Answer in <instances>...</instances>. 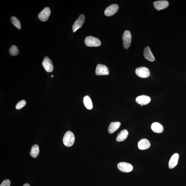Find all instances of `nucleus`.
Returning a JSON list of instances; mask_svg holds the SVG:
<instances>
[{
  "label": "nucleus",
  "instance_id": "f257e3e1",
  "mask_svg": "<svg viewBox=\"0 0 186 186\" xmlns=\"http://www.w3.org/2000/svg\"><path fill=\"white\" fill-rule=\"evenodd\" d=\"M75 141V136L72 132L68 131L65 133L63 138V143L65 146H72Z\"/></svg>",
  "mask_w": 186,
  "mask_h": 186
},
{
  "label": "nucleus",
  "instance_id": "f03ea898",
  "mask_svg": "<svg viewBox=\"0 0 186 186\" xmlns=\"http://www.w3.org/2000/svg\"><path fill=\"white\" fill-rule=\"evenodd\" d=\"M85 43L87 46L98 47L101 45V42L99 39L92 36L86 37Z\"/></svg>",
  "mask_w": 186,
  "mask_h": 186
},
{
  "label": "nucleus",
  "instance_id": "7ed1b4c3",
  "mask_svg": "<svg viewBox=\"0 0 186 186\" xmlns=\"http://www.w3.org/2000/svg\"><path fill=\"white\" fill-rule=\"evenodd\" d=\"M131 35L130 32L128 30L124 32L122 36L123 45L125 49L129 48L131 41Z\"/></svg>",
  "mask_w": 186,
  "mask_h": 186
},
{
  "label": "nucleus",
  "instance_id": "20e7f679",
  "mask_svg": "<svg viewBox=\"0 0 186 186\" xmlns=\"http://www.w3.org/2000/svg\"><path fill=\"white\" fill-rule=\"evenodd\" d=\"M135 72L136 75L141 78H147L150 75L149 70L148 68L145 67L138 68L136 69Z\"/></svg>",
  "mask_w": 186,
  "mask_h": 186
},
{
  "label": "nucleus",
  "instance_id": "39448f33",
  "mask_svg": "<svg viewBox=\"0 0 186 186\" xmlns=\"http://www.w3.org/2000/svg\"><path fill=\"white\" fill-rule=\"evenodd\" d=\"M117 167L120 171L125 173L131 172L133 169V166L131 164L126 162H120L118 164Z\"/></svg>",
  "mask_w": 186,
  "mask_h": 186
},
{
  "label": "nucleus",
  "instance_id": "423d86ee",
  "mask_svg": "<svg viewBox=\"0 0 186 186\" xmlns=\"http://www.w3.org/2000/svg\"><path fill=\"white\" fill-rule=\"evenodd\" d=\"M119 7L118 5L114 4L111 5L106 8L104 11V14L106 16H113L118 11Z\"/></svg>",
  "mask_w": 186,
  "mask_h": 186
},
{
  "label": "nucleus",
  "instance_id": "0eeeda50",
  "mask_svg": "<svg viewBox=\"0 0 186 186\" xmlns=\"http://www.w3.org/2000/svg\"><path fill=\"white\" fill-rule=\"evenodd\" d=\"M85 16L84 15H81L74 22L72 27L73 31L75 32L82 27L85 21Z\"/></svg>",
  "mask_w": 186,
  "mask_h": 186
},
{
  "label": "nucleus",
  "instance_id": "6e6552de",
  "mask_svg": "<svg viewBox=\"0 0 186 186\" xmlns=\"http://www.w3.org/2000/svg\"><path fill=\"white\" fill-rule=\"evenodd\" d=\"M96 74L97 75H107L109 74V69L105 65L98 64L96 67Z\"/></svg>",
  "mask_w": 186,
  "mask_h": 186
},
{
  "label": "nucleus",
  "instance_id": "1a4fd4ad",
  "mask_svg": "<svg viewBox=\"0 0 186 186\" xmlns=\"http://www.w3.org/2000/svg\"><path fill=\"white\" fill-rule=\"evenodd\" d=\"M51 13L50 8L45 7L38 15V17L40 21L43 22L46 21L48 19Z\"/></svg>",
  "mask_w": 186,
  "mask_h": 186
},
{
  "label": "nucleus",
  "instance_id": "9d476101",
  "mask_svg": "<svg viewBox=\"0 0 186 186\" xmlns=\"http://www.w3.org/2000/svg\"><path fill=\"white\" fill-rule=\"evenodd\" d=\"M42 64L45 70L48 72H52L54 69V66L52 61L48 57H45L42 62Z\"/></svg>",
  "mask_w": 186,
  "mask_h": 186
},
{
  "label": "nucleus",
  "instance_id": "9b49d317",
  "mask_svg": "<svg viewBox=\"0 0 186 186\" xmlns=\"http://www.w3.org/2000/svg\"><path fill=\"white\" fill-rule=\"evenodd\" d=\"M169 2L166 1H157L153 3L154 7L158 11L165 9L169 6Z\"/></svg>",
  "mask_w": 186,
  "mask_h": 186
},
{
  "label": "nucleus",
  "instance_id": "f8f14e48",
  "mask_svg": "<svg viewBox=\"0 0 186 186\" xmlns=\"http://www.w3.org/2000/svg\"><path fill=\"white\" fill-rule=\"evenodd\" d=\"M136 100L138 104L141 105L142 106L149 103L151 101V98L148 96L141 95L137 97Z\"/></svg>",
  "mask_w": 186,
  "mask_h": 186
},
{
  "label": "nucleus",
  "instance_id": "ddd939ff",
  "mask_svg": "<svg viewBox=\"0 0 186 186\" xmlns=\"http://www.w3.org/2000/svg\"><path fill=\"white\" fill-rule=\"evenodd\" d=\"M151 146V144L148 139L146 138H143L138 142V147L139 149L145 150L147 149L150 148Z\"/></svg>",
  "mask_w": 186,
  "mask_h": 186
},
{
  "label": "nucleus",
  "instance_id": "4468645a",
  "mask_svg": "<svg viewBox=\"0 0 186 186\" xmlns=\"http://www.w3.org/2000/svg\"><path fill=\"white\" fill-rule=\"evenodd\" d=\"M179 159V155L178 153H176L172 155L169 162V167L170 169H173L176 166L178 163Z\"/></svg>",
  "mask_w": 186,
  "mask_h": 186
},
{
  "label": "nucleus",
  "instance_id": "2eb2a0df",
  "mask_svg": "<svg viewBox=\"0 0 186 186\" xmlns=\"http://www.w3.org/2000/svg\"><path fill=\"white\" fill-rule=\"evenodd\" d=\"M143 54L146 60L150 62L155 61V58L150 50L149 47H147L145 48Z\"/></svg>",
  "mask_w": 186,
  "mask_h": 186
},
{
  "label": "nucleus",
  "instance_id": "dca6fc26",
  "mask_svg": "<svg viewBox=\"0 0 186 186\" xmlns=\"http://www.w3.org/2000/svg\"><path fill=\"white\" fill-rule=\"evenodd\" d=\"M151 128L155 133H161L163 131V127L162 125L158 122H154L152 124Z\"/></svg>",
  "mask_w": 186,
  "mask_h": 186
},
{
  "label": "nucleus",
  "instance_id": "f3484780",
  "mask_svg": "<svg viewBox=\"0 0 186 186\" xmlns=\"http://www.w3.org/2000/svg\"><path fill=\"white\" fill-rule=\"evenodd\" d=\"M128 134V132L127 130H122L118 134L116 138V141L120 142L124 141L127 138Z\"/></svg>",
  "mask_w": 186,
  "mask_h": 186
},
{
  "label": "nucleus",
  "instance_id": "a211bd4d",
  "mask_svg": "<svg viewBox=\"0 0 186 186\" xmlns=\"http://www.w3.org/2000/svg\"><path fill=\"white\" fill-rule=\"evenodd\" d=\"M121 126V123L119 122H112L111 123L108 128V132L110 134H112L116 131Z\"/></svg>",
  "mask_w": 186,
  "mask_h": 186
},
{
  "label": "nucleus",
  "instance_id": "6ab92c4d",
  "mask_svg": "<svg viewBox=\"0 0 186 186\" xmlns=\"http://www.w3.org/2000/svg\"><path fill=\"white\" fill-rule=\"evenodd\" d=\"M39 153V149L38 145H35L32 147L31 151L30 152V155L33 158H36L38 156Z\"/></svg>",
  "mask_w": 186,
  "mask_h": 186
},
{
  "label": "nucleus",
  "instance_id": "aec40b11",
  "mask_svg": "<svg viewBox=\"0 0 186 186\" xmlns=\"http://www.w3.org/2000/svg\"><path fill=\"white\" fill-rule=\"evenodd\" d=\"M84 103L87 109L91 110L93 108V105L90 98L89 96H86L84 98Z\"/></svg>",
  "mask_w": 186,
  "mask_h": 186
},
{
  "label": "nucleus",
  "instance_id": "412c9836",
  "mask_svg": "<svg viewBox=\"0 0 186 186\" xmlns=\"http://www.w3.org/2000/svg\"><path fill=\"white\" fill-rule=\"evenodd\" d=\"M11 21L12 24L18 29H21V23L19 20L16 17L13 16L11 17Z\"/></svg>",
  "mask_w": 186,
  "mask_h": 186
},
{
  "label": "nucleus",
  "instance_id": "4be33fe9",
  "mask_svg": "<svg viewBox=\"0 0 186 186\" xmlns=\"http://www.w3.org/2000/svg\"><path fill=\"white\" fill-rule=\"evenodd\" d=\"M9 52L11 55L15 56L18 54L19 50L17 47L15 45H12L9 49Z\"/></svg>",
  "mask_w": 186,
  "mask_h": 186
},
{
  "label": "nucleus",
  "instance_id": "5701e85b",
  "mask_svg": "<svg viewBox=\"0 0 186 186\" xmlns=\"http://www.w3.org/2000/svg\"><path fill=\"white\" fill-rule=\"evenodd\" d=\"M26 101L24 100H22L20 101L17 104L16 106V108L17 109L19 110L21 109L26 105Z\"/></svg>",
  "mask_w": 186,
  "mask_h": 186
},
{
  "label": "nucleus",
  "instance_id": "b1692460",
  "mask_svg": "<svg viewBox=\"0 0 186 186\" xmlns=\"http://www.w3.org/2000/svg\"><path fill=\"white\" fill-rule=\"evenodd\" d=\"M11 184V182L10 181L7 179V180L3 181L0 186H10Z\"/></svg>",
  "mask_w": 186,
  "mask_h": 186
},
{
  "label": "nucleus",
  "instance_id": "393cba45",
  "mask_svg": "<svg viewBox=\"0 0 186 186\" xmlns=\"http://www.w3.org/2000/svg\"><path fill=\"white\" fill-rule=\"evenodd\" d=\"M23 186H30V185L28 183H26L24 184Z\"/></svg>",
  "mask_w": 186,
  "mask_h": 186
},
{
  "label": "nucleus",
  "instance_id": "a878e982",
  "mask_svg": "<svg viewBox=\"0 0 186 186\" xmlns=\"http://www.w3.org/2000/svg\"><path fill=\"white\" fill-rule=\"evenodd\" d=\"M54 77V76H53V75H52V77Z\"/></svg>",
  "mask_w": 186,
  "mask_h": 186
}]
</instances>
